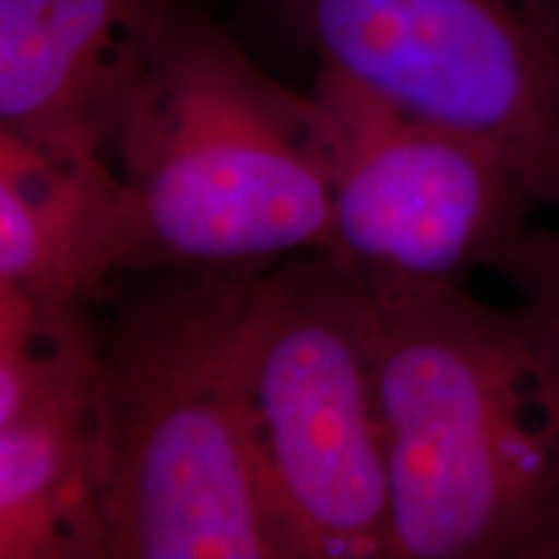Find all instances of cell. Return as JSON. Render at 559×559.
Masks as SVG:
<instances>
[{"mask_svg":"<svg viewBox=\"0 0 559 559\" xmlns=\"http://www.w3.org/2000/svg\"><path fill=\"white\" fill-rule=\"evenodd\" d=\"M379 311L389 559H534L559 528V334L466 288Z\"/></svg>","mask_w":559,"mask_h":559,"instance_id":"1","label":"cell"},{"mask_svg":"<svg viewBox=\"0 0 559 559\" xmlns=\"http://www.w3.org/2000/svg\"><path fill=\"white\" fill-rule=\"evenodd\" d=\"M267 267H145L96 304L111 559H288L243 430L239 355Z\"/></svg>","mask_w":559,"mask_h":559,"instance_id":"2","label":"cell"},{"mask_svg":"<svg viewBox=\"0 0 559 559\" xmlns=\"http://www.w3.org/2000/svg\"><path fill=\"white\" fill-rule=\"evenodd\" d=\"M109 156L130 200V270L272 267L330 249L324 109L190 0L160 21Z\"/></svg>","mask_w":559,"mask_h":559,"instance_id":"3","label":"cell"},{"mask_svg":"<svg viewBox=\"0 0 559 559\" xmlns=\"http://www.w3.org/2000/svg\"><path fill=\"white\" fill-rule=\"evenodd\" d=\"M243 430L288 559H389L381 311L326 251L262 272L241 334Z\"/></svg>","mask_w":559,"mask_h":559,"instance_id":"4","label":"cell"},{"mask_svg":"<svg viewBox=\"0 0 559 559\" xmlns=\"http://www.w3.org/2000/svg\"><path fill=\"white\" fill-rule=\"evenodd\" d=\"M376 99L479 140L559 215V0H254Z\"/></svg>","mask_w":559,"mask_h":559,"instance_id":"5","label":"cell"},{"mask_svg":"<svg viewBox=\"0 0 559 559\" xmlns=\"http://www.w3.org/2000/svg\"><path fill=\"white\" fill-rule=\"evenodd\" d=\"M313 96L332 138V239L379 304L466 288L495 270L539 202L479 140L376 99L330 70Z\"/></svg>","mask_w":559,"mask_h":559,"instance_id":"6","label":"cell"},{"mask_svg":"<svg viewBox=\"0 0 559 559\" xmlns=\"http://www.w3.org/2000/svg\"><path fill=\"white\" fill-rule=\"evenodd\" d=\"M179 0H0V130L109 158L160 21Z\"/></svg>","mask_w":559,"mask_h":559,"instance_id":"7","label":"cell"},{"mask_svg":"<svg viewBox=\"0 0 559 559\" xmlns=\"http://www.w3.org/2000/svg\"><path fill=\"white\" fill-rule=\"evenodd\" d=\"M130 200L109 158L58 156L0 130V288L94 306L130 270Z\"/></svg>","mask_w":559,"mask_h":559,"instance_id":"8","label":"cell"},{"mask_svg":"<svg viewBox=\"0 0 559 559\" xmlns=\"http://www.w3.org/2000/svg\"><path fill=\"white\" fill-rule=\"evenodd\" d=\"M99 381L0 423V559H111Z\"/></svg>","mask_w":559,"mask_h":559,"instance_id":"9","label":"cell"},{"mask_svg":"<svg viewBox=\"0 0 559 559\" xmlns=\"http://www.w3.org/2000/svg\"><path fill=\"white\" fill-rule=\"evenodd\" d=\"M495 272L559 334V226L531 223Z\"/></svg>","mask_w":559,"mask_h":559,"instance_id":"10","label":"cell"},{"mask_svg":"<svg viewBox=\"0 0 559 559\" xmlns=\"http://www.w3.org/2000/svg\"><path fill=\"white\" fill-rule=\"evenodd\" d=\"M534 559H559V528L555 531V534L544 539L542 547L536 549Z\"/></svg>","mask_w":559,"mask_h":559,"instance_id":"11","label":"cell"}]
</instances>
